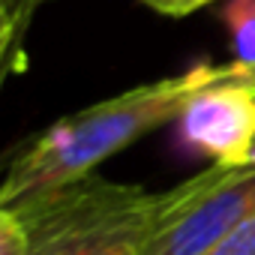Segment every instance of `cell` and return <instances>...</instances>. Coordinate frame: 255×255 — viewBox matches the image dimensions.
I'll return each mask as SVG.
<instances>
[{
    "label": "cell",
    "mask_w": 255,
    "mask_h": 255,
    "mask_svg": "<svg viewBox=\"0 0 255 255\" xmlns=\"http://www.w3.org/2000/svg\"><path fill=\"white\" fill-rule=\"evenodd\" d=\"M144 6H150L153 12H162V15H171V18H183V15H192L195 9H204L213 0H141Z\"/></svg>",
    "instance_id": "ba28073f"
},
{
    "label": "cell",
    "mask_w": 255,
    "mask_h": 255,
    "mask_svg": "<svg viewBox=\"0 0 255 255\" xmlns=\"http://www.w3.org/2000/svg\"><path fill=\"white\" fill-rule=\"evenodd\" d=\"M204 255H255V216L225 234L216 246H210Z\"/></svg>",
    "instance_id": "52a82bcc"
},
{
    "label": "cell",
    "mask_w": 255,
    "mask_h": 255,
    "mask_svg": "<svg viewBox=\"0 0 255 255\" xmlns=\"http://www.w3.org/2000/svg\"><path fill=\"white\" fill-rule=\"evenodd\" d=\"M207 78L210 63H201L183 75L132 87L57 120L9 162L0 183V207H15L90 177V171L117 150L180 120Z\"/></svg>",
    "instance_id": "6da1fadb"
},
{
    "label": "cell",
    "mask_w": 255,
    "mask_h": 255,
    "mask_svg": "<svg viewBox=\"0 0 255 255\" xmlns=\"http://www.w3.org/2000/svg\"><path fill=\"white\" fill-rule=\"evenodd\" d=\"M255 216V159L207 171L177 186L165 222L147 237L141 255H204L225 234Z\"/></svg>",
    "instance_id": "3957f363"
},
{
    "label": "cell",
    "mask_w": 255,
    "mask_h": 255,
    "mask_svg": "<svg viewBox=\"0 0 255 255\" xmlns=\"http://www.w3.org/2000/svg\"><path fill=\"white\" fill-rule=\"evenodd\" d=\"M225 24L231 33L234 60L255 63V0H228Z\"/></svg>",
    "instance_id": "8992f818"
},
{
    "label": "cell",
    "mask_w": 255,
    "mask_h": 255,
    "mask_svg": "<svg viewBox=\"0 0 255 255\" xmlns=\"http://www.w3.org/2000/svg\"><path fill=\"white\" fill-rule=\"evenodd\" d=\"M177 201V186L147 192L129 183L84 177L12 210L27 234L24 255H114L144 246Z\"/></svg>",
    "instance_id": "7a4b0ae2"
},
{
    "label": "cell",
    "mask_w": 255,
    "mask_h": 255,
    "mask_svg": "<svg viewBox=\"0 0 255 255\" xmlns=\"http://www.w3.org/2000/svg\"><path fill=\"white\" fill-rule=\"evenodd\" d=\"M42 3H48V0H0V63H3V69L18 66L30 18Z\"/></svg>",
    "instance_id": "5b68a950"
},
{
    "label": "cell",
    "mask_w": 255,
    "mask_h": 255,
    "mask_svg": "<svg viewBox=\"0 0 255 255\" xmlns=\"http://www.w3.org/2000/svg\"><path fill=\"white\" fill-rule=\"evenodd\" d=\"M180 135L213 165L234 168L255 159V96L240 60L210 66V78L180 114Z\"/></svg>",
    "instance_id": "277c9868"
},
{
    "label": "cell",
    "mask_w": 255,
    "mask_h": 255,
    "mask_svg": "<svg viewBox=\"0 0 255 255\" xmlns=\"http://www.w3.org/2000/svg\"><path fill=\"white\" fill-rule=\"evenodd\" d=\"M114 255H141V246H129V249H120Z\"/></svg>",
    "instance_id": "9c48e42d"
}]
</instances>
